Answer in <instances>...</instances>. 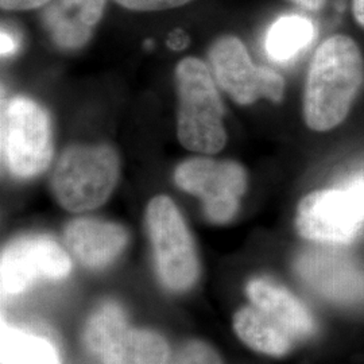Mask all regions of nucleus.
I'll use <instances>...</instances> for the list:
<instances>
[{"label": "nucleus", "mask_w": 364, "mask_h": 364, "mask_svg": "<svg viewBox=\"0 0 364 364\" xmlns=\"http://www.w3.org/2000/svg\"><path fill=\"white\" fill-rule=\"evenodd\" d=\"M107 0H52L41 21L53 42L64 50L82 48L105 14Z\"/></svg>", "instance_id": "f8f14e48"}, {"label": "nucleus", "mask_w": 364, "mask_h": 364, "mask_svg": "<svg viewBox=\"0 0 364 364\" xmlns=\"http://www.w3.org/2000/svg\"><path fill=\"white\" fill-rule=\"evenodd\" d=\"M174 180L182 191L200 197L205 216L216 224L234 219L247 186L242 165L204 156L183 161L176 169Z\"/></svg>", "instance_id": "6e6552de"}, {"label": "nucleus", "mask_w": 364, "mask_h": 364, "mask_svg": "<svg viewBox=\"0 0 364 364\" xmlns=\"http://www.w3.org/2000/svg\"><path fill=\"white\" fill-rule=\"evenodd\" d=\"M3 165L16 178H33L53 158L52 127L46 109L28 97H14L1 109Z\"/></svg>", "instance_id": "20e7f679"}, {"label": "nucleus", "mask_w": 364, "mask_h": 364, "mask_svg": "<svg viewBox=\"0 0 364 364\" xmlns=\"http://www.w3.org/2000/svg\"><path fill=\"white\" fill-rule=\"evenodd\" d=\"M72 270L65 250L43 235L22 236L1 252V291L16 296L41 279H61Z\"/></svg>", "instance_id": "9d476101"}, {"label": "nucleus", "mask_w": 364, "mask_h": 364, "mask_svg": "<svg viewBox=\"0 0 364 364\" xmlns=\"http://www.w3.org/2000/svg\"><path fill=\"white\" fill-rule=\"evenodd\" d=\"M52 0H0V6L6 11H27L45 7Z\"/></svg>", "instance_id": "aec40b11"}, {"label": "nucleus", "mask_w": 364, "mask_h": 364, "mask_svg": "<svg viewBox=\"0 0 364 364\" xmlns=\"http://www.w3.org/2000/svg\"><path fill=\"white\" fill-rule=\"evenodd\" d=\"M296 227L312 242L351 243L364 228V177L305 196L297 208Z\"/></svg>", "instance_id": "423d86ee"}, {"label": "nucleus", "mask_w": 364, "mask_h": 364, "mask_svg": "<svg viewBox=\"0 0 364 364\" xmlns=\"http://www.w3.org/2000/svg\"><path fill=\"white\" fill-rule=\"evenodd\" d=\"M363 78V57L353 39L333 36L324 41L313 57L306 78V124L316 131L338 126L348 115Z\"/></svg>", "instance_id": "f257e3e1"}, {"label": "nucleus", "mask_w": 364, "mask_h": 364, "mask_svg": "<svg viewBox=\"0 0 364 364\" xmlns=\"http://www.w3.org/2000/svg\"><path fill=\"white\" fill-rule=\"evenodd\" d=\"M246 293L251 305L284 326L297 341L314 335L316 323L312 313L285 287L266 278H255L248 282Z\"/></svg>", "instance_id": "4468645a"}, {"label": "nucleus", "mask_w": 364, "mask_h": 364, "mask_svg": "<svg viewBox=\"0 0 364 364\" xmlns=\"http://www.w3.org/2000/svg\"><path fill=\"white\" fill-rule=\"evenodd\" d=\"M124 9L132 11H162L185 6L193 0H115Z\"/></svg>", "instance_id": "6ab92c4d"}, {"label": "nucleus", "mask_w": 364, "mask_h": 364, "mask_svg": "<svg viewBox=\"0 0 364 364\" xmlns=\"http://www.w3.org/2000/svg\"><path fill=\"white\" fill-rule=\"evenodd\" d=\"M299 279L321 296L340 305H363L364 266L329 248H308L294 263Z\"/></svg>", "instance_id": "9b49d317"}, {"label": "nucleus", "mask_w": 364, "mask_h": 364, "mask_svg": "<svg viewBox=\"0 0 364 364\" xmlns=\"http://www.w3.org/2000/svg\"><path fill=\"white\" fill-rule=\"evenodd\" d=\"M291 1L297 3L299 6L306 9V10H312V11L321 9L326 3V0H291Z\"/></svg>", "instance_id": "5701e85b"}, {"label": "nucleus", "mask_w": 364, "mask_h": 364, "mask_svg": "<svg viewBox=\"0 0 364 364\" xmlns=\"http://www.w3.org/2000/svg\"><path fill=\"white\" fill-rule=\"evenodd\" d=\"M178 90L177 134L182 146L201 154H216L227 142L223 105L208 66L189 57L176 70Z\"/></svg>", "instance_id": "f03ea898"}, {"label": "nucleus", "mask_w": 364, "mask_h": 364, "mask_svg": "<svg viewBox=\"0 0 364 364\" xmlns=\"http://www.w3.org/2000/svg\"><path fill=\"white\" fill-rule=\"evenodd\" d=\"M84 344L103 364H166V340L149 329L131 328L124 311L108 301L92 313L85 329Z\"/></svg>", "instance_id": "39448f33"}, {"label": "nucleus", "mask_w": 364, "mask_h": 364, "mask_svg": "<svg viewBox=\"0 0 364 364\" xmlns=\"http://www.w3.org/2000/svg\"><path fill=\"white\" fill-rule=\"evenodd\" d=\"M166 364H223L220 356L203 341H189L170 358Z\"/></svg>", "instance_id": "a211bd4d"}, {"label": "nucleus", "mask_w": 364, "mask_h": 364, "mask_svg": "<svg viewBox=\"0 0 364 364\" xmlns=\"http://www.w3.org/2000/svg\"><path fill=\"white\" fill-rule=\"evenodd\" d=\"M185 42H186V37L182 34L181 31H176L174 34L170 36L169 45L173 49H181Z\"/></svg>", "instance_id": "b1692460"}, {"label": "nucleus", "mask_w": 364, "mask_h": 364, "mask_svg": "<svg viewBox=\"0 0 364 364\" xmlns=\"http://www.w3.org/2000/svg\"><path fill=\"white\" fill-rule=\"evenodd\" d=\"M1 363L61 364L52 343L16 326H1Z\"/></svg>", "instance_id": "f3484780"}, {"label": "nucleus", "mask_w": 364, "mask_h": 364, "mask_svg": "<svg viewBox=\"0 0 364 364\" xmlns=\"http://www.w3.org/2000/svg\"><path fill=\"white\" fill-rule=\"evenodd\" d=\"M127 240L129 235L122 225L99 219H76L65 228L69 251L90 269L111 264L122 254Z\"/></svg>", "instance_id": "ddd939ff"}, {"label": "nucleus", "mask_w": 364, "mask_h": 364, "mask_svg": "<svg viewBox=\"0 0 364 364\" xmlns=\"http://www.w3.org/2000/svg\"><path fill=\"white\" fill-rule=\"evenodd\" d=\"M210 65L221 88L237 105H248L259 99L281 102L285 81L272 69L257 66L243 42L232 36L219 38L209 50Z\"/></svg>", "instance_id": "1a4fd4ad"}, {"label": "nucleus", "mask_w": 364, "mask_h": 364, "mask_svg": "<svg viewBox=\"0 0 364 364\" xmlns=\"http://www.w3.org/2000/svg\"><path fill=\"white\" fill-rule=\"evenodd\" d=\"M234 329L250 348L270 356H284L297 343L284 326L254 305L235 313Z\"/></svg>", "instance_id": "2eb2a0df"}, {"label": "nucleus", "mask_w": 364, "mask_h": 364, "mask_svg": "<svg viewBox=\"0 0 364 364\" xmlns=\"http://www.w3.org/2000/svg\"><path fill=\"white\" fill-rule=\"evenodd\" d=\"M352 10H353L355 19L359 22L360 26L364 27V0H353Z\"/></svg>", "instance_id": "4be33fe9"}, {"label": "nucleus", "mask_w": 364, "mask_h": 364, "mask_svg": "<svg viewBox=\"0 0 364 364\" xmlns=\"http://www.w3.org/2000/svg\"><path fill=\"white\" fill-rule=\"evenodd\" d=\"M146 225L162 284L173 291L193 287L198 277L195 242L173 200L154 197L147 205Z\"/></svg>", "instance_id": "0eeeda50"}, {"label": "nucleus", "mask_w": 364, "mask_h": 364, "mask_svg": "<svg viewBox=\"0 0 364 364\" xmlns=\"http://www.w3.org/2000/svg\"><path fill=\"white\" fill-rule=\"evenodd\" d=\"M119 170V156L108 144L70 146L53 171V195L70 212L97 208L112 193Z\"/></svg>", "instance_id": "7ed1b4c3"}, {"label": "nucleus", "mask_w": 364, "mask_h": 364, "mask_svg": "<svg viewBox=\"0 0 364 364\" xmlns=\"http://www.w3.org/2000/svg\"><path fill=\"white\" fill-rule=\"evenodd\" d=\"M314 38L312 21L301 15H284L267 30L264 49L279 64H289L304 52Z\"/></svg>", "instance_id": "dca6fc26"}, {"label": "nucleus", "mask_w": 364, "mask_h": 364, "mask_svg": "<svg viewBox=\"0 0 364 364\" xmlns=\"http://www.w3.org/2000/svg\"><path fill=\"white\" fill-rule=\"evenodd\" d=\"M0 42H1V55L3 57H9L18 50V41L6 28H1Z\"/></svg>", "instance_id": "412c9836"}]
</instances>
